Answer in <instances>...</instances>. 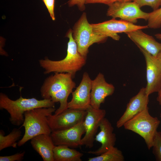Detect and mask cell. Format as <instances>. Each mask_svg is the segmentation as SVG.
Masks as SVG:
<instances>
[{
    "label": "cell",
    "mask_w": 161,
    "mask_h": 161,
    "mask_svg": "<svg viewBox=\"0 0 161 161\" xmlns=\"http://www.w3.org/2000/svg\"><path fill=\"white\" fill-rule=\"evenodd\" d=\"M73 78L69 73L56 72L45 80L40 89L41 97L60 103L54 114H58L68 109V97L76 86Z\"/></svg>",
    "instance_id": "6da1fadb"
},
{
    "label": "cell",
    "mask_w": 161,
    "mask_h": 161,
    "mask_svg": "<svg viewBox=\"0 0 161 161\" xmlns=\"http://www.w3.org/2000/svg\"><path fill=\"white\" fill-rule=\"evenodd\" d=\"M115 90L114 86L107 83L103 75L100 72L92 80L91 91V106L93 108L100 109L106 98L112 95Z\"/></svg>",
    "instance_id": "5bb4252c"
},
{
    "label": "cell",
    "mask_w": 161,
    "mask_h": 161,
    "mask_svg": "<svg viewBox=\"0 0 161 161\" xmlns=\"http://www.w3.org/2000/svg\"><path fill=\"white\" fill-rule=\"evenodd\" d=\"M55 107L39 108L27 111L24 113V120L21 127L25 132L22 138L17 143L20 147L34 137L41 134L50 135L52 131L47 117L55 112Z\"/></svg>",
    "instance_id": "277c9868"
},
{
    "label": "cell",
    "mask_w": 161,
    "mask_h": 161,
    "mask_svg": "<svg viewBox=\"0 0 161 161\" xmlns=\"http://www.w3.org/2000/svg\"><path fill=\"white\" fill-rule=\"evenodd\" d=\"M25 151L18 153L15 154L8 156L0 157V161H21L24 157Z\"/></svg>",
    "instance_id": "d4e9b609"
},
{
    "label": "cell",
    "mask_w": 161,
    "mask_h": 161,
    "mask_svg": "<svg viewBox=\"0 0 161 161\" xmlns=\"http://www.w3.org/2000/svg\"><path fill=\"white\" fill-rule=\"evenodd\" d=\"M124 157L122 152L113 147L97 157H89L88 161H123Z\"/></svg>",
    "instance_id": "44dd1931"
},
{
    "label": "cell",
    "mask_w": 161,
    "mask_h": 161,
    "mask_svg": "<svg viewBox=\"0 0 161 161\" xmlns=\"http://www.w3.org/2000/svg\"><path fill=\"white\" fill-rule=\"evenodd\" d=\"M55 103L50 99L38 100L35 98H27L21 95L16 100L10 99L4 93H0V109H5L10 115L9 120L13 125H22L24 113L27 111L39 108L55 107Z\"/></svg>",
    "instance_id": "3957f363"
},
{
    "label": "cell",
    "mask_w": 161,
    "mask_h": 161,
    "mask_svg": "<svg viewBox=\"0 0 161 161\" xmlns=\"http://www.w3.org/2000/svg\"><path fill=\"white\" fill-rule=\"evenodd\" d=\"M86 114L83 121L85 133L82 138L80 146L91 148L94 146L95 137L100 124L106 114L105 110L96 109L91 106L86 109Z\"/></svg>",
    "instance_id": "30bf717a"
},
{
    "label": "cell",
    "mask_w": 161,
    "mask_h": 161,
    "mask_svg": "<svg viewBox=\"0 0 161 161\" xmlns=\"http://www.w3.org/2000/svg\"><path fill=\"white\" fill-rule=\"evenodd\" d=\"M45 4L50 14L52 19L55 20L54 9L55 6V0H42Z\"/></svg>",
    "instance_id": "4316f807"
},
{
    "label": "cell",
    "mask_w": 161,
    "mask_h": 161,
    "mask_svg": "<svg viewBox=\"0 0 161 161\" xmlns=\"http://www.w3.org/2000/svg\"><path fill=\"white\" fill-rule=\"evenodd\" d=\"M86 110L68 108L57 114L48 116L49 126L52 131L71 128L84 120Z\"/></svg>",
    "instance_id": "9c48e42d"
},
{
    "label": "cell",
    "mask_w": 161,
    "mask_h": 161,
    "mask_svg": "<svg viewBox=\"0 0 161 161\" xmlns=\"http://www.w3.org/2000/svg\"><path fill=\"white\" fill-rule=\"evenodd\" d=\"M83 154L76 150L64 145L55 146L54 161H81Z\"/></svg>",
    "instance_id": "d6986e66"
},
{
    "label": "cell",
    "mask_w": 161,
    "mask_h": 161,
    "mask_svg": "<svg viewBox=\"0 0 161 161\" xmlns=\"http://www.w3.org/2000/svg\"><path fill=\"white\" fill-rule=\"evenodd\" d=\"M92 81L88 74L84 72L79 86L72 93V97L68 102V108L86 110L91 106Z\"/></svg>",
    "instance_id": "4fadbf2b"
},
{
    "label": "cell",
    "mask_w": 161,
    "mask_h": 161,
    "mask_svg": "<svg viewBox=\"0 0 161 161\" xmlns=\"http://www.w3.org/2000/svg\"><path fill=\"white\" fill-rule=\"evenodd\" d=\"M4 131H0V151L10 147L17 148V143L21 135V131L19 129L14 128L8 135L5 136Z\"/></svg>",
    "instance_id": "ffe728a7"
},
{
    "label": "cell",
    "mask_w": 161,
    "mask_h": 161,
    "mask_svg": "<svg viewBox=\"0 0 161 161\" xmlns=\"http://www.w3.org/2000/svg\"><path fill=\"white\" fill-rule=\"evenodd\" d=\"M109 6L106 15L134 24L138 19L147 20L149 13L143 12L134 1L117 2Z\"/></svg>",
    "instance_id": "52a82bcc"
},
{
    "label": "cell",
    "mask_w": 161,
    "mask_h": 161,
    "mask_svg": "<svg viewBox=\"0 0 161 161\" xmlns=\"http://www.w3.org/2000/svg\"><path fill=\"white\" fill-rule=\"evenodd\" d=\"M72 31V37L77 44L78 52L86 58L90 46L95 43H103L108 38L94 31L85 12L75 23Z\"/></svg>",
    "instance_id": "5b68a950"
},
{
    "label": "cell",
    "mask_w": 161,
    "mask_h": 161,
    "mask_svg": "<svg viewBox=\"0 0 161 161\" xmlns=\"http://www.w3.org/2000/svg\"><path fill=\"white\" fill-rule=\"evenodd\" d=\"M91 24L95 32L116 41L119 40L120 38L118 33H126L137 29L148 28L147 25H137L121 19L117 20L114 18L101 23Z\"/></svg>",
    "instance_id": "ba28073f"
},
{
    "label": "cell",
    "mask_w": 161,
    "mask_h": 161,
    "mask_svg": "<svg viewBox=\"0 0 161 161\" xmlns=\"http://www.w3.org/2000/svg\"><path fill=\"white\" fill-rule=\"evenodd\" d=\"M72 31L69 29L65 36L69 39L67 43V55L63 59L52 61L46 58L39 60L40 66L44 70V74L51 72L67 73L73 78L77 72L80 70L86 63V58L78 52L77 44L72 35Z\"/></svg>",
    "instance_id": "7a4b0ae2"
},
{
    "label": "cell",
    "mask_w": 161,
    "mask_h": 161,
    "mask_svg": "<svg viewBox=\"0 0 161 161\" xmlns=\"http://www.w3.org/2000/svg\"><path fill=\"white\" fill-rule=\"evenodd\" d=\"M140 7L148 6L151 7L153 10L159 8L161 6V0H133Z\"/></svg>",
    "instance_id": "cb8c5ba5"
},
{
    "label": "cell",
    "mask_w": 161,
    "mask_h": 161,
    "mask_svg": "<svg viewBox=\"0 0 161 161\" xmlns=\"http://www.w3.org/2000/svg\"><path fill=\"white\" fill-rule=\"evenodd\" d=\"M153 153L157 161H161V132H157L154 138L153 146Z\"/></svg>",
    "instance_id": "603a6c76"
},
{
    "label": "cell",
    "mask_w": 161,
    "mask_h": 161,
    "mask_svg": "<svg viewBox=\"0 0 161 161\" xmlns=\"http://www.w3.org/2000/svg\"><path fill=\"white\" fill-rule=\"evenodd\" d=\"M143 55L146 64L147 84L145 92L148 96L158 92L161 89V63L157 58L139 48Z\"/></svg>",
    "instance_id": "8fae6325"
},
{
    "label": "cell",
    "mask_w": 161,
    "mask_h": 161,
    "mask_svg": "<svg viewBox=\"0 0 161 161\" xmlns=\"http://www.w3.org/2000/svg\"><path fill=\"white\" fill-rule=\"evenodd\" d=\"M30 143L44 161H54L53 150L55 145L50 135L43 134L36 136L31 139Z\"/></svg>",
    "instance_id": "ac0fdd59"
},
{
    "label": "cell",
    "mask_w": 161,
    "mask_h": 161,
    "mask_svg": "<svg viewBox=\"0 0 161 161\" xmlns=\"http://www.w3.org/2000/svg\"><path fill=\"white\" fill-rule=\"evenodd\" d=\"M148 96L146 93L145 88L141 89L138 93L132 97L127 104L126 109L116 123V127L123 126L127 121L148 107Z\"/></svg>",
    "instance_id": "9a60e30c"
},
{
    "label": "cell",
    "mask_w": 161,
    "mask_h": 161,
    "mask_svg": "<svg viewBox=\"0 0 161 161\" xmlns=\"http://www.w3.org/2000/svg\"><path fill=\"white\" fill-rule=\"evenodd\" d=\"M133 0H86L85 4L101 3L108 5L117 2L133 1Z\"/></svg>",
    "instance_id": "484cf974"
},
{
    "label": "cell",
    "mask_w": 161,
    "mask_h": 161,
    "mask_svg": "<svg viewBox=\"0 0 161 161\" xmlns=\"http://www.w3.org/2000/svg\"><path fill=\"white\" fill-rule=\"evenodd\" d=\"M160 117H161V114H160Z\"/></svg>",
    "instance_id": "1f68e13d"
},
{
    "label": "cell",
    "mask_w": 161,
    "mask_h": 161,
    "mask_svg": "<svg viewBox=\"0 0 161 161\" xmlns=\"http://www.w3.org/2000/svg\"><path fill=\"white\" fill-rule=\"evenodd\" d=\"M156 57L161 63V48Z\"/></svg>",
    "instance_id": "f546056e"
},
{
    "label": "cell",
    "mask_w": 161,
    "mask_h": 161,
    "mask_svg": "<svg viewBox=\"0 0 161 161\" xmlns=\"http://www.w3.org/2000/svg\"><path fill=\"white\" fill-rule=\"evenodd\" d=\"M83 121L66 129L52 131L50 136L55 145L72 148L80 146L82 136L85 133Z\"/></svg>",
    "instance_id": "7c38bea8"
},
{
    "label": "cell",
    "mask_w": 161,
    "mask_h": 161,
    "mask_svg": "<svg viewBox=\"0 0 161 161\" xmlns=\"http://www.w3.org/2000/svg\"><path fill=\"white\" fill-rule=\"evenodd\" d=\"M139 29L126 33L128 37L139 48L144 49L152 55L156 57L161 48V43L153 37Z\"/></svg>",
    "instance_id": "e0dca14e"
},
{
    "label": "cell",
    "mask_w": 161,
    "mask_h": 161,
    "mask_svg": "<svg viewBox=\"0 0 161 161\" xmlns=\"http://www.w3.org/2000/svg\"><path fill=\"white\" fill-rule=\"evenodd\" d=\"M147 21L148 28L155 29L161 27V6L149 13Z\"/></svg>",
    "instance_id": "7402d4cb"
},
{
    "label": "cell",
    "mask_w": 161,
    "mask_h": 161,
    "mask_svg": "<svg viewBox=\"0 0 161 161\" xmlns=\"http://www.w3.org/2000/svg\"><path fill=\"white\" fill-rule=\"evenodd\" d=\"M160 121L149 114L148 107L126 123L125 129L132 131L144 140L148 149L152 148L153 140Z\"/></svg>",
    "instance_id": "8992f818"
},
{
    "label": "cell",
    "mask_w": 161,
    "mask_h": 161,
    "mask_svg": "<svg viewBox=\"0 0 161 161\" xmlns=\"http://www.w3.org/2000/svg\"><path fill=\"white\" fill-rule=\"evenodd\" d=\"M157 100L159 104L161 105V89L158 92Z\"/></svg>",
    "instance_id": "f1b7e54d"
},
{
    "label": "cell",
    "mask_w": 161,
    "mask_h": 161,
    "mask_svg": "<svg viewBox=\"0 0 161 161\" xmlns=\"http://www.w3.org/2000/svg\"><path fill=\"white\" fill-rule=\"evenodd\" d=\"M155 37L159 40H161V33H158L155 35Z\"/></svg>",
    "instance_id": "4dcf8cb0"
},
{
    "label": "cell",
    "mask_w": 161,
    "mask_h": 161,
    "mask_svg": "<svg viewBox=\"0 0 161 161\" xmlns=\"http://www.w3.org/2000/svg\"><path fill=\"white\" fill-rule=\"evenodd\" d=\"M100 131L95 135V140L100 143L101 146L97 150L90 151L89 154L97 156L105 152L114 147L116 141L114 128L110 122L106 118L103 119L99 125Z\"/></svg>",
    "instance_id": "2e32d148"
},
{
    "label": "cell",
    "mask_w": 161,
    "mask_h": 161,
    "mask_svg": "<svg viewBox=\"0 0 161 161\" xmlns=\"http://www.w3.org/2000/svg\"><path fill=\"white\" fill-rule=\"evenodd\" d=\"M86 0H69L67 4L69 7L76 5L80 11H83L85 9V2Z\"/></svg>",
    "instance_id": "83f0119b"
}]
</instances>
